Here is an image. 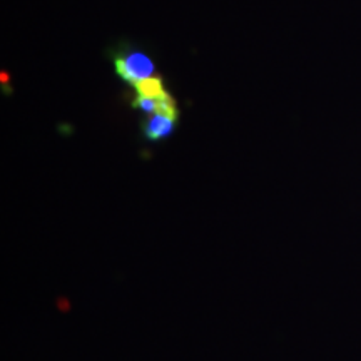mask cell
Returning a JSON list of instances; mask_svg holds the SVG:
<instances>
[{
	"instance_id": "obj_1",
	"label": "cell",
	"mask_w": 361,
	"mask_h": 361,
	"mask_svg": "<svg viewBox=\"0 0 361 361\" xmlns=\"http://www.w3.org/2000/svg\"><path fill=\"white\" fill-rule=\"evenodd\" d=\"M114 71L119 79L130 85L141 82V80L152 78L156 66L151 57L137 49H128L119 52L114 59Z\"/></svg>"
},
{
	"instance_id": "obj_2",
	"label": "cell",
	"mask_w": 361,
	"mask_h": 361,
	"mask_svg": "<svg viewBox=\"0 0 361 361\" xmlns=\"http://www.w3.org/2000/svg\"><path fill=\"white\" fill-rule=\"evenodd\" d=\"M179 116H171V114H151L141 123V129L144 137L147 141L157 142L162 139L169 137L174 133V129L178 128Z\"/></svg>"
},
{
	"instance_id": "obj_3",
	"label": "cell",
	"mask_w": 361,
	"mask_h": 361,
	"mask_svg": "<svg viewBox=\"0 0 361 361\" xmlns=\"http://www.w3.org/2000/svg\"><path fill=\"white\" fill-rule=\"evenodd\" d=\"M135 96L137 97H147V99H162L168 96V89L164 87V80H162L159 75H152V78H147L141 80V82L133 85Z\"/></svg>"
}]
</instances>
